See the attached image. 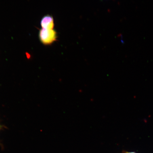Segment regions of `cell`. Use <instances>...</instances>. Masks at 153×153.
<instances>
[{
  "label": "cell",
  "mask_w": 153,
  "mask_h": 153,
  "mask_svg": "<svg viewBox=\"0 0 153 153\" xmlns=\"http://www.w3.org/2000/svg\"><path fill=\"white\" fill-rule=\"evenodd\" d=\"M57 34L54 30L42 28L40 30L39 38L40 41L43 45H51L56 41Z\"/></svg>",
  "instance_id": "cell-1"
},
{
  "label": "cell",
  "mask_w": 153,
  "mask_h": 153,
  "mask_svg": "<svg viewBox=\"0 0 153 153\" xmlns=\"http://www.w3.org/2000/svg\"><path fill=\"white\" fill-rule=\"evenodd\" d=\"M42 28L53 30L54 27V20L51 15H47L42 19L41 22Z\"/></svg>",
  "instance_id": "cell-2"
},
{
  "label": "cell",
  "mask_w": 153,
  "mask_h": 153,
  "mask_svg": "<svg viewBox=\"0 0 153 153\" xmlns=\"http://www.w3.org/2000/svg\"><path fill=\"white\" fill-rule=\"evenodd\" d=\"M134 153V152H127V153Z\"/></svg>",
  "instance_id": "cell-3"
},
{
  "label": "cell",
  "mask_w": 153,
  "mask_h": 153,
  "mask_svg": "<svg viewBox=\"0 0 153 153\" xmlns=\"http://www.w3.org/2000/svg\"><path fill=\"white\" fill-rule=\"evenodd\" d=\"M0 128H1V126H0Z\"/></svg>",
  "instance_id": "cell-4"
}]
</instances>
